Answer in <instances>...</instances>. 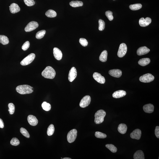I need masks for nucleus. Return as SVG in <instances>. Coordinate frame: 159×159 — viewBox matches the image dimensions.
I'll list each match as a JSON object with an SVG mask.
<instances>
[{"label":"nucleus","instance_id":"f257e3e1","mask_svg":"<svg viewBox=\"0 0 159 159\" xmlns=\"http://www.w3.org/2000/svg\"><path fill=\"white\" fill-rule=\"evenodd\" d=\"M33 87L27 85H19L16 87V90L21 94H30L33 91Z\"/></svg>","mask_w":159,"mask_h":159},{"label":"nucleus","instance_id":"f03ea898","mask_svg":"<svg viewBox=\"0 0 159 159\" xmlns=\"http://www.w3.org/2000/svg\"><path fill=\"white\" fill-rule=\"evenodd\" d=\"M42 75L45 78L53 79L56 76V72L52 67L48 66L42 72Z\"/></svg>","mask_w":159,"mask_h":159},{"label":"nucleus","instance_id":"7ed1b4c3","mask_svg":"<svg viewBox=\"0 0 159 159\" xmlns=\"http://www.w3.org/2000/svg\"><path fill=\"white\" fill-rule=\"evenodd\" d=\"M106 113L103 110H99L95 115V123L96 124H101L103 122Z\"/></svg>","mask_w":159,"mask_h":159},{"label":"nucleus","instance_id":"20e7f679","mask_svg":"<svg viewBox=\"0 0 159 159\" xmlns=\"http://www.w3.org/2000/svg\"><path fill=\"white\" fill-rule=\"evenodd\" d=\"M35 57V54L31 53L21 62L20 64L22 66L28 65L33 62Z\"/></svg>","mask_w":159,"mask_h":159},{"label":"nucleus","instance_id":"39448f33","mask_svg":"<svg viewBox=\"0 0 159 159\" xmlns=\"http://www.w3.org/2000/svg\"><path fill=\"white\" fill-rule=\"evenodd\" d=\"M77 135V131L76 129H73L68 133L67 136V140L70 143H72L76 140Z\"/></svg>","mask_w":159,"mask_h":159},{"label":"nucleus","instance_id":"423d86ee","mask_svg":"<svg viewBox=\"0 0 159 159\" xmlns=\"http://www.w3.org/2000/svg\"><path fill=\"white\" fill-rule=\"evenodd\" d=\"M155 77L150 74H147L144 75L139 78V80L143 82H150L154 80Z\"/></svg>","mask_w":159,"mask_h":159},{"label":"nucleus","instance_id":"0eeeda50","mask_svg":"<svg viewBox=\"0 0 159 159\" xmlns=\"http://www.w3.org/2000/svg\"><path fill=\"white\" fill-rule=\"evenodd\" d=\"M127 45L124 43H122L120 45L117 53L118 56L120 58L124 56L127 52Z\"/></svg>","mask_w":159,"mask_h":159},{"label":"nucleus","instance_id":"6e6552de","mask_svg":"<svg viewBox=\"0 0 159 159\" xmlns=\"http://www.w3.org/2000/svg\"><path fill=\"white\" fill-rule=\"evenodd\" d=\"M39 25L38 22L32 21L27 24L25 29L26 32H30L38 28Z\"/></svg>","mask_w":159,"mask_h":159},{"label":"nucleus","instance_id":"1a4fd4ad","mask_svg":"<svg viewBox=\"0 0 159 159\" xmlns=\"http://www.w3.org/2000/svg\"><path fill=\"white\" fill-rule=\"evenodd\" d=\"M91 100V99L90 96H85L81 100L80 103V106L82 108L86 107L90 104Z\"/></svg>","mask_w":159,"mask_h":159},{"label":"nucleus","instance_id":"9d476101","mask_svg":"<svg viewBox=\"0 0 159 159\" xmlns=\"http://www.w3.org/2000/svg\"><path fill=\"white\" fill-rule=\"evenodd\" d=\"M77 76V71L76 68L73 67L70 71L68 79L70 82H72L76 78Z\"/></svg>","mask_w":159,"mask_h":159},{"label":"nucleus","instance_id":"9b49d317","mask_svg":"<svg viewBox=\"0 0 159 159\" xmlns=\"http://www.w3.org/2000/svg\"><path fill=\"white\" fill-rule=\"evenodd\" d=\"M152 22V19L149 17H147L145 19L141 18L139 20V24L141 26L146 27L148 26Z\"/></svg>","mask_w":159,"mask_h":159},{"label":"nucleus","instance_id":"f8f14e48","mask_svg":"<svg viewBox=\"0 0 159 159\" xmlns=\"http://www.w3.org/2000/svg\"><path fill=\"white\" fill-rule=\"evenodd\" d=\"M93 77L96 81L100 84H104L105 82V78L102 76L101 74L98 73H94Z\"/></svg>","mask_w":159,"mask_h":159},{"label":"nucleus","instance_id":"ddd939ff","mask_svg":"<svg viewBox=\"0 0 159 159\" xmlns=\"http://www.w3.org/2000/svg\"><path fill=\"white\" fill-rule=\"evenodd\" d=\"M142 135V131L139 129L135 130L130 134V137L134 139L139 140Z\"/></svg>","mask_w":159,"mask_h":159},{"label":"nucleus","instance_id":"4468645a","mask_svg":"<svg viewBox=\"0 0 159 159\" xmlns=\"http://www.w3.org/2000/svg\"><path fill=\"white\" fill-rule=\"evenodd\" d=\"M109 74L112 77L119 78L121 77L122 72L119 69H113L110 70L109 71Z\"/></svg>","mask_w":159,"mask_h":159},{"label":"nucleus","instance_id":"2eb2a0df","mask_svg":"<svg viewBox=\"0 0 159 159\" xmlns=\"http://www.w3.org/2000/svg\"><path fill=\"white\" fill-rule=\"evenodd\" d=\"M53 53L54 57L56 60H61L62 58L63 54L60 50L57 48H54L53 50Z\"/></svg>","mask_w":159,"mask_h":159},{"label":"nucleus","instance_id":"dca6fc26","mask_svg":"<svg viewBox=\"0 0 159 159\" xmlns=\"http://www.w3.org/2000/svg\"><path fill=\"white\" fill-rule=\"evenodd\" d=\"M27 121L31 125L35 126L38 124V121L35 116L32 115H30L27 117Z\"/></svg>","mask_w":159,"mask_h":159},{"label":"nucleus","instance_id":"f3484780","mask_svg":"<svg viewBox=\"0 0 159 159\" xmlns=\"http://www.w3.org/2000/svg\"><path fill=\"white\" fill-rule=\"evenodd\" d=\"M150 51V50L146 46L141 47L138 49L137 54L138 56H141L147 54Z\"/></svg>","mask_w":159,"mask_h":159},{"label":"nucleus","instance_id":"a211bd4d","mask_svg":"<svg viewBox=\"0 0 159 159\" xmlns=\"http://www.w3.org/2000/svg\"><path fill=\"white\" fill-rule=\"evenodd\" d=\"M126 94L125 91L122 90L116 91L113 93L112 95L113 98H119L125 96Z\"/></svg>","mask_w":159,"mask_h":159},{"label":"nucleus","instance_id":"6ab92c4d","mask_svg":"<svg viewBox=\"0 0 159 159\" xmlns=\"http://www.w3.org/2000/svg\"><path fill=\"white\" fill-rule=\"evenodd\" d=\"M9 10L12 13L14 14L18 12L20 10V8L18 5L15 3H12L9 6Z\"/></svg>","mask_w":159,"mask_h":159},{"label":"nucleus","instance_id":"aec40b11","mask_svg":"<svg viewBox=\"0 0 159 159\" xmlns=\"http://www.w3.org/2000/svg\"><path fill=\"white\" fill-rule=\"evenodd\" d=\"M143 110L145 112L147 113H152L154 111V106L151 104H148L144 105Z\"/></svg>","mask_w":159,"mask_h":159},{"label":"nucleus","instance_id":"412c9836","mask_svg":"<svg viewBox=\"0 0 159 159\" xmlns=\"http://www.w3.org/2000/svg\"><path fill=\"white\" fill-rule=\"evenodd\" d=\"M127 127L126 125L124 124H121L119 125L118 128V130L120 133L124 134L127 131Z\"/></svg>","mask_w":159,"mask_h":159},{"label":"nucleus","instance_id":"4be33fe9","mask_svg":"<svg viewBox=\"0 0 159 159\" xmlns=\"http://www.w3.org/2000/svg\"><path fill=\"white\" fill-rule=\"evenodd\" d=\"M134 159H144V154L142 150L137 151L134 156Z\"/></svg>","mask_w":159,"mask_h":159},{"label":"nucleus","instance_id":"5701e85b","mask_svg":"<svg viewBox=\"0 0 159 159\" xmlns=\"http://www.w3.org/2000/svg\"><path fill=\"white\" fill-rule=\"evenodd\" d=\"M150 59L148 58H143L139 60L138 61V64L140 66H144L150 64Z\"/></svg>","mask_w":159,"mask_h":159},{"label":"nucleus","instance_id":"b1692460","mask_svg":"<svg viewBox=\"0 0 159 159\" xmlns=\"http://www.w3.org/2000/svg\"><path fill=\"white\" fill-rule=\"evenodd\" d=\"M108 53L106 50L102 52L99 57V60L102 62H106L107 58Z\"/></svg>","mask_w":159,"mask_h":159},{"label":"nucleus","instance_id":"393cba45","mask_svg":"<svg viewBox=\"0 0 159 159\" xmlns=\"http://www.w3.org/2000/svg\"><path fill=\"white\" fill-rule=\"evenodd\" d=\"M69 4L71 6L74 7H79L83 5V3L82 1H71Z\"/></svg>","mask_w":159,"mask_h":159},{"label":"nucleus","instance_id":"a878e982","mask_svg":"<svg viewBox=\"0 0 159 159\" xmlns=\"http://www.w3.org/2000/svg\"><path fill=\"white\" fill-rule=\"evenodd\" d=\"M9 39L4 35H0V43L3 45H6L9 43Z\"/></svg>","mask_w":159,"mask_h":159},{"label":"nucleus","instance_id":"bb28decb","mask_svg":"<svg viewBox=\"0 0 159 159\" xmlns=\"http://www.w3.org/2000/svg\"><path fill=\"white\" fill-rule=\"evenodd\" d=\"M45 15L49 17H56L57 13L53 10L49 9L45 13Z\"/></svg>","mask_w":159,"mask_h":159},{"label":"nucleus","instance_id":"cd10ccee","mask_svg":"<svg viewBox=\"0 0 159 159\" xmlns=\"http://www.w3.org/2000/svg\"><path fill=\"white\" fill-rule=\"evenodd\" d=\"M129 7L130 9L132 10H137L141 9L142 5L141 4H136L131 5Z\"/></svg>","mask_w":159,"mask_h":159},{"label":"nucleus","instance_id":"c85d7f7f","mask_svg":"<svg viewBox=\"0 0 159 159\" xmlns=\"http://www.w3.org/2000/svg\"><path fill=\"white\" fill-rule=\"evenodd\" d=\"M46 31L45 30H42L37 32L36 35V38L38 39L43 38L46 33Z\"/></svg>","mask_w":159,"mask_h":159},{"label":"nucleus","instance_id":"c756f323","mask_svg":"<svg viewBox=\"0 0 159 159\" xmlns=\"http://www.w3.org/2000/svg\"><path fill=\"white\" fill-rule=\"evenodd\" d=\"M54 126L53 124H51L50 125L48 128L47 134L48 136H51L52 135L54 134Z\"/></svg>","mask_w":159,"mask_h":159},{"label":"nucleus","instance_id":"7c9ffc66","mask_svg":"<svg viewBox=\"0 0 159 159\" xmlns=\"http://www.w3.org/2000/svg\"><path fill=\"white\" fill-rule=\"evenodd\" d=\"M105 147L113 153H116L117 151V149L116 147L112 144H107L105 145Z\"/></svg>","mask_w":159,"mask_h":159},{"label":"nucleus","instance_id":"2f4dec72","mask_svg":"<svg viewBox=\"0 0 159 159\" xmlns=\"http://www.w3.org/2000/svg\"><path fill=\"white\" fill-rule=\"evenodd\" d=\"M42 106L43 109L46 111H49L51 109V105L46 102H43L42 104Z\"/></svg>","mask_w":159,"mask_h":159},{"label":"nucleus","instance_id":"473e14b6","mask_svg":"<svg viewBox=\"0 0 159 159\" xmlns=\"http://www.w3.org/2000/svg\"><path fill=\"white\" fill-rule=\"evenodd\" d=\"M99 30L100 31H103L105 28V22L103 20L101 19H100L98 21Z\"/></svg>","mask_w":159,"mask_h":159},{"label":"nucleus","instance_id":"72a5a7b5","mask_svg":"<svg viewBox=\"0 0 159 159\" xmlns=\"http://www.w3.org/2000/svg\"><path fill=\"white\" fill-rule=\"evenodd\" d=\"M95 136L96 138L100 139H105L107 137L106 134L98 131L95 132Z\"/></svg>","mask_w":159,"mask_h":159},{"label":"nucleus","instance_id":"f704fd0d","mask_svg":"<svg viewBox=\"0 0 159 159\" xmlns=\"http://www.w3.org/2000/svg\"><path fill=\"white\" fill-rule=\"evenodd\" d=\"M20 132L22 134V135L25 136L26 137L28 138L30 137V134L27 130H26L25 128L22 127L21 128Z\"/></svg>","mask_w":159,"mask_h":159},{"label":"nucleus","instance_id":"c9c22d12","mask_svg":"<svg viewBox=\"0 0 159 159\" xmlns=\"http://www.w3.org/2000/svg\"><path fill=\"white\" fill-rule=\"evenodd\" d=\"M8 106L9 108L8 110V111L9 112V113L10 114H13L15 111V106L12 103H10L8 105Z\"/></svg>","mask_w":159,"mask_h":159},{"label":"nucleus","instance_id":"e433bc0d","mask_svg":"<svg viewBox=\"0 0 159 159\" xmlns=\"http://www.w3.org/2000/svg\"><path fill=\"white\" fill-rule=\"evenodd\" d=\"M10 143L11 145L16 146L19 145L20 144V142L17 138H14L10 141Z\"/></svg>","mask_w":159,"mask_h":159},{"label":"nucleus","instance_id":"4c0bfd02","mask_svg":"<svg viewBox=\"0 0 159 159\" xmlns=\"http://www.w3.org/2000/svg\"><path fill=\"white\" fill-rule=\"evenodd\" d=\"M113 12L110 11H107L105 13V14L107 17L110 21L112 20L113 19Z\"/></svg>","mask_w":159,"mask_h":159},{"label":"nucleus","instance_id":"58836bf2","mask_svg":"<svg viewBox=\"0 0 159 159\" xmlns=\"http://www.w3.org/2000/svg\"><path fill=\"white\" fill-rule=\"evenodd\" d=\"M25 4L28 6H32L34 5L35 2L34 0H24Z\"/></svg>","mask_w":159,"mask_h":159},{"label":"nucleus","instance_id":"ea45409f","mask_svg":"<svg viewBox=\"0 0 159 159\" xmlns=\"http://www.w3.org/2000/svg\"><path fill=\"white\" fill-rule=\"evenodd\" d=\"M79 42L80 44L83 47L86 46L88 45V42L85 38H80L79 40Z\"/></svg>","mask_w":159,"mask_h":159},{"label":"nucleus","instance_id":"a19ab883","mask_svg":"<svg viewBox=\"0 0 159 159\" xmlns=\"http://www.w3.org/2000/svg\"><path fill=\"white\" fill-rule=\"evenodd\" d=\"M30 43L28 41H26L22 46V49L24 51H26L30 47Z\"/></svg>","mask_w":159,"mask_h":159},{"label":"nucleus","instance_id":"79ce46f5","mask_svg":"<svg viewBox=\"0 0 159 159\" xmlns=\"http://www.w3.org/2000/svg\"><path fill=\"white\" fill-rule=\"evenodd\" d=\"M155 133L156 136L159 138V126H156L155 130Z\"/></svg>","mask_w":159,"mask_h":159},{"label":"nucleus","instance_id":"37998d69","mask_svg":"<svg viewBox=\"0 0 159 159\" xmlns=\"http://www.w3.org/2000/svg\"><path fill=\"white\" fill-rule=\"evenodd\" d=\"M4 123L2 120L0 118V128H3L4 127Z\"/></svg>","mask_w":159,"mask_h":159},{"label":"nucleus","instance_id":"c03bdc74","mask_svg":"<svg viewBox=\"0 0 159 159\" xmlns=\"http://www.w3.org/2000/svg\"><path fill=\"white\" fill-rule=\"evenodd\" d=\"M71 159L69 158H68V157H66V158H64L62 159Z\"/></svg>","mask_w":159,"mask_h":159},{"label":"nucleus","instance_id":"a18cd8bd","mask_svg":"<svg viewBox=\"0 0 159 159\" xmlns=\"http://www.w3.org/2000/svg\"></svg>","mask_w":159,"mask_h":159}]
</instances>
